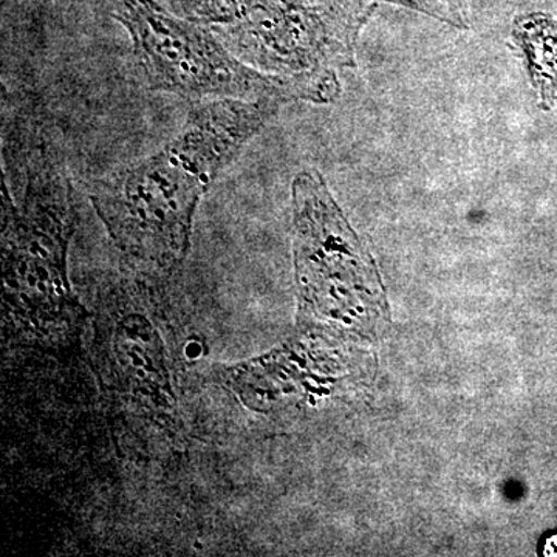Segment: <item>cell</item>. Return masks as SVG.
Listing matches in <instances>:
<instances>
[{"label": "cell", "mask_w": 557, "mask_h": 557, "mask_svg": "<svg viewBox=\"0 0 557 557\" xmlns=\"http://www.w3.org/2000/svg\"><path fill=\"white\" fill-rule=\"evenodd\" d=\"M116 20L134 44L152 89L214 100L325 102L338 94L332 72L285 76L260 72L231 53L209 28L180 20L156 0H120Z\"/></svg>", "instance_id": "cell-2"}, {"label": "cell", "mask_w": 557, "mask_h": 557, "mask_svg": "<svg viewBox=\"0 0 557 557\" xmlns=\"http://www.w3.org/2000/svg\"><path fill=\"white\" fill-rule=\"evenodd\" d=\"M3 194V251L7 295L57 309L72 302L65 258L73 228V197L69 178L51 164L28 174L21 207Z\"/></svg>", "instance_id": "cell-5"}, {"label": "cell", "mask_w": 557, "mask_h": 557, "mask_svg": "<svg viewBox=\"0 0 557 557\" xmlns=\"http://www.w3.org/2000/svg\"><path fill=\"white\" fill-rule=\"evenodd\" d=\"M293 249L300 304L338 327H364L386 310L379 270L318 171L292 186Z\"/></svg>", "instance_id": "cell-4"}, {"label": "cell", "mask_w": 557, "mask_h": 557, "mask_svg": "<svg viewBox=\"0 0 557 557\" xmlns=\"http://www.w3.org/2000/svg\"><path fill=\"white\" fill-rule=\"evenodd\" d=\"M278 104L244 100L199 104L163 149L97 183L91 205L116 247L150 269L171 270L182 263L201 197Z\"/></svg>", "instance_id": "cell-1"}, {"label": "cell", "mask_w": 557, "mask_h": 557, "mask_svg": "<svg viewBox=\"0 0 557 557\" xmlns=\"http://www.w3.org/2000/svg\"><path fill=\"white\" fill-rule=\"evenodd\" d=\"M239 60L260 72L295 76L351 62L369 14L357 0H180Z\"/></svg>", "instance_id": "cell-3"}, {"label": "cell", "mask_w": 557, "mask_h": 557, "mask_svg": "<svg viewBox=\"0 0 557 557\" xmlns=\"http://www.w3.org/2000/svg\"><path fill=\"white\" fill-rule=\"evenodd\" d=\"M512 35L525 53L542 108H552L557 101V22L542 14L522 16L516 20Z\"/></svg>", "instance_id": "cell-6"}]
</instances>
